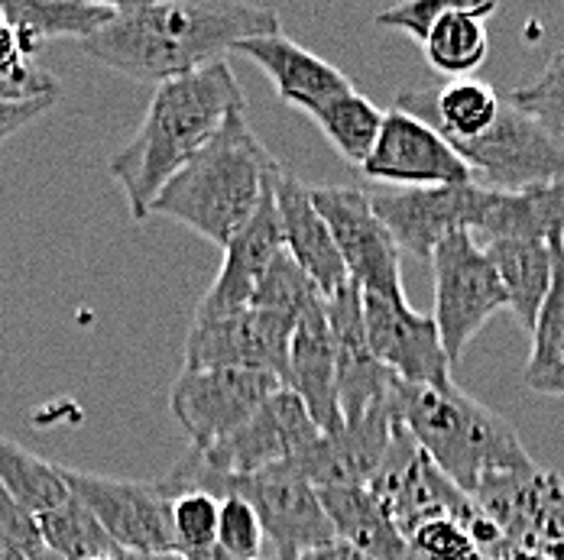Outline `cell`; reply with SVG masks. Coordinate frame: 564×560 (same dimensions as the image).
<instances>
[{
    "label": "cell",
    "mask_w": 564,
    "mask_h": 560,
    "mask_svg": "<svg viewBox=\"0 0 564 560\" xmlns=\"http://www.w3.org/2000/svg\"><path fill=\"white\" fill-rule=\"evenodd\" d=\"M280 13L257 3L212 0H130L113 20L82 43V53L133 81L166 85L225 62L237 43L273 36Z\"/></svg>",
    "instance_id": "1"
},
{
    "label": "cell",
    "mask_w": 564,
    "mask_h": 560,
    "mask_svg": "<svg viewBox=\"0 0 564 560\" xmlns=\"http://www.w3.org/2000/svg\"><path fill=\"white\" fill-rule=\"evenodd\" d=\"M247 111L240 81L227 62L156 88L137 136L108 163L133 221H147L153 201L188 166L234 113Z\"/></svg>",
    "instance_id": "2"
},
{
    "label": "cell",
    "mask_w": 564,
    "mask_h": 560,
    "mask_svg": "<svg viewBox=\"0 0 564 560\" xmlns=\"http://www.w3.org/2000/svg\"><path fill=\"white\" fill-rule=\"evenodd\" d=\"M280 172L273 153L250 130L247 111L234 113L218 136L160 191L150 215L185 224L225 250L257 215Z\"/></svg>",
    "instance_id": "3"
},
{
    "label": "cell",
    "mask_w": 564,
    "mask_h": 560,
    "mask_svg": "<svg viewBox=\"0 0 564 560\" xmlns=\"http://www.w3.org/2000/svg\"><path fill=\"white\" fill-rule=\"evenodd\" d=\"M393 418L467 496L484 476L535 466L507 418L454 380L445 386H405L395 380Z\"/></svg>",
    "instance_id": "4"
},
{
    "label": "cell",
    "mask_w": 564,
    "mask_h": 560,
    "mask_svg": "<svg viewBox=\"0 0 564 560\" xmlns=\"http://www.w3.org/2000/svg\"><path fill=\"white\" fill-rule=\"evenodd\" d=\"M160 483L170 496L202 490V493H212L215 499L237 496L253 505L267 531V545H270L267 560H308L322 548L338 541L315 486L289 476L280 466L247 473V476H230V473L212 470L198 457V450H188L172 466L170 476Z\"/></svg>",
    "instance_id": "5"
},
{
    "label": "cell",
    "mask_w": 564,
    "mask_h": 560,
    "mask_svg": "<svg viewBox=\"0 0 564 560\" xmlns=\"http://www.w3.org/2000/svg\"><path fill=\"white\" fill-rule=\"evenodd\" d=\"M452 150L470 168L474 182L490 191H525L564 182V140L509 98H503V108L487 133L454 143Z\"/></svg>",
    "instance_id": "6"
},
{
    "label": "cell",
    "mask_w": 564,
    "mask_h": 560,
    "mask_svg": "<svg viewBox=\"0 0 564 560\" xmlns=\"http://www.w3.org/2000/svg\"><path fill=\"white\" fill-rule=\"evenodd\" d=\"M429 263L435 276L432 318L454 366L470 347V340L487 328V321L507 308V292L484 246L467 230L445 237Z\"/></svg>",
    "instance_id": "7"
},
{
    "label": "cell",
    "mask_w": 564,
    "mask_h": 560,
    "mask_svg": "<svg viewBox=\"0 0 564 560\" xmlns=\"http://www.w3.org/2000/svg\"><path fill=\"white\" fill-rule=\"evenodd\" d=\"M308 195L335 237L347 279L364 295L409 301L402 285V263H399L402 250L395 246L387 224L377 218L367 191L344 188V185H318L308 188Z\"/></svg>",
    "instance_id": "8"
},
{
    "label": "cell",
    "mask_w": 564,
    "mask_h": 560,
    "mask_svg": "<svg viewBox=\"0 0 564 560\" xmlns=\"http://www.w3.org/2000/svg\"><path fill=\"white\" fill-rule=\"evenodd\" d=\"M68 493L101 521L111 541L127 558L172 554V496L163 483L113 480L101 473L58 466Z\"/></svg>",
    "instance_id": "9"
},
{
    "label": "cell",
    "mask_w": 564,
    "mask_h": 560,
    "mask_svg": "<svg viewBox=\"0 0 564 560\" xmlns=\"http://www.w3.org/2000/svg\"><path fill=\"white\" fill-rule=\"evenodd\" d=\"M280 389L285 386L270 373L182 370L172 383L170 411L192 450H212L237 435Z\"/></svg>",
    "instance_id": "10"
},
{
    "label": "cell",
    "mask_w": 564,
    "mask_h": 560,
    "mask_svg": "<svg viewBox=\"0 0 564 560\" xmlns=\"http://www.w3.org/2000/svg\"><path fill=\"white\" fill-rule=\"evenodd\" d=\"M292 331L295 318L260 308L215 321H192L185 337V370H253L289 386Z\"/></svg>",
    "instance_id": "11"
},
{
    "label": "cell",
    "mask_w": 564,
    "mask_h": 560,
    "mask_svg": "<svg viewBox=\"0 0 564 560\" xmlns=\"http://www.w3.org/2000/svg\"><path fill=\"white\" fill-rule=\"evenodd\" d=\"M367 490L387 508L402 538H409L425 521L460 515L470 505V496L457 490L429 460V453L412 441V435L402 425L393 428L390 450L373 480L367 483Z\"/></svg>",
    "instance_id": "12"
},
{
    "label": "cell",
    "mask_w": 564,
    "mask_h": 560,
    "mask_svg": "<svg viewBox=\"0 0 564 560\" xmlns=\"http://www.w3.org/2000/svg\"><path fill=\"white\" fill-rule=\"evenodd\" d=\"M360 172L370 185L387 188H454L474 182L470 168L435 127L399 108L383 111L377 146Z\"/></svg>",
    "instance_id": "13"
},
{
    "label": "cell",
    "mask_w": 564,
    "mask_h": 560,
    "mask_svg": "<svg viewBox=\"0 0 564 560\" xmlns=\"http://www.w3.org/2000/svg\"><path fill=\"white\" fill-rule=\"evenodd\" d=\"M512 548H564V480L545 466L484 476L470 493Z\"/></svg>",
    "instance_id": "14"
},
{
    "label": "cell",
    "mask_w": 564,
    "mask_h": 560,
    "mask_svg": "<svg viewBox=\"0 0 564 560\" xmlns=\"http://www.w3.org/2000/svg\"><path fill=\"white\" fill-rule=\"evenodd\" d=\"M377 218L393 233L395 246L412 253L415 260H432L435 246L457 230L474 227L480 185H454V188H387L364 185Z\"/></svg>",
    "instance_id": "15"
},
{
    "label": "cell",
    "mask_w": 564,
    "mask_h": 560,
    "mask_svg": "<svg viewBox=\"0 0 564 560\" xmlns=\"http://www.w3.org/2000/svg\"><path fill=\"white\" fill-rule=\"evenodd\" d=\"M364 328L373 356L405 386L452 383V360L442 347L432 315L415 311L409 301L364 295Z\"/></svg>",
    "instance_id": "16"
},
{
    "label": "cell",
    "mask_w": 564,
    "mask_h": 560,
    "mask_svg": "<svg viewBox=\"0 0 564 560\" xmlns=\"http://www.w3.org/2000/svg\"><path fill=\"white\" fill-rule=\"evenodd\" d=\"M318 438L322 431L305 411L302 398L292 389H280L237 435H230L212 450H198V457L218 473L247 476L289 463Z\"/></svg>",
    "instance_id": "17"
},
{
    "label": "cell",
    "mask_w": 564,
    "mask_h": 560,
    "mask_svg": "<svg viewBox=\"0 0 564 560\" xmlns=\"http://www.w3.org/2000/svg\"><path fill=\"white\" fill-rule=\"evenodd\" d=\"M325 318L335 340L338 405L344 425L364 418L373 405L393 393L395 376L373 356L364 328V292L347 282L325 298Z\"/></svg>",
    "instance_id": "18"
},
{
    "label": "cell",
    "mask_w": 564,
    "mask_h": 560,
    "mask_svg": "<svg viewBox=\"0 0 564 560\" xmlns=\"http://www.w3.org/2000/svg\"><path fill=\"white\" fill-rule=\"evenodd\" d=\"M273 188H276V182L263 195L257 215L225 246V263L218 270L215 285L202 295V301L195 308V321H215V318H230V315L247 311L267 266L276 260V253L285 250Z\"/></svg>",
    "instance_id": "19"
},
{
    "label": "cell",
    "mask_w": 564,
    "mask_h": 560,
    "mask_svg": "<svg viewBox=\"0 0 564 560\" xmlns=\"http://www.w3.org/2000/svg\"><path fill=\"white\" fill-rule=\"evenodd\" d=\"M302 398L305 411L322 435H338L344 428L335 373V340L325 318V298L299 315L289 343V386Z\"/></svg>",
    "instance_id": "20"
},
{
    "label": "cell",
    "mask_w": 564,
    "mask_h": 560,
    "mask_svg": "<svg viewBox=\"0 0 564 560\" xmlns=\"http://www.w3.org/2000/svg\"><path fill=\"white\" fill-rule=\"evenodd\" d=\"M234 53L250 58L273 81L282 101L289 108H299V111H312L315 105L338 98V95L354 88L340 68H335L332 62L315 56L312 50L299 46L295 40H289L282 33L243 40L234 46Z\"/></svg>",
    "instance_id": "21"
},
{
    "label": "cell",
    "mask_w": 564,
    "mask_h": 560,
    "mask_svg": "<svg viewBox=\"0 0 564 560\" xmlns=\"http://www.w3.org/2000/svg\"><path fill=\"white\" fill-rule=\"evenodd\" d=\"M273 195H276V215H280L285 253L299 263V270L308 279L315 282L322 298L335 295L340 285H347L350 279H347V270H344V260L335 246L332 230L318 215V208L312 205L308 188L282 168Z\"/></svg>",
    "instance_id": "22"
},
{
    "label": "cell",
    "mask_w": 564,
    "mask_h": 560,
    "mask_svg": "<svg viewBox=\"0 0 564 560\" xmlns=\"http://www.w3.org/2000/svg\"><path fill=\"white\" fill-rule=\"evenodd\" d=\"M470 237L484 246L490 240H564V182L535 185L525 191L480 188Z\"/></svg>",
    "instance_id": "23"
},
{
    "label": "cell",
    "mask_w": 564,
    "mask_h": 560,
    "mask_svg": "<svg viewBox=\"0 0 564 560\" xmlns=\"http://www.w3.org/2000/svg\"><path fill=\"white\" fill-rule=\"evenodd\" d=\"M393 108L412 113L435 127L448 143H467L487 133L503 108V95L477 78H460L435 88H409L399 91Z\"/></svg>",
    "instance_id": "24"
},
{
    "label": "cell",
    "mask_w": 564,
    "mask_h": 560,
    "mask_svg": "<svg viewBox=\"0 0 564 560\" xmlns=\"http://www.w3.org/2000/svg\"><path fill=\"white\" fill-rule=\"evenodd\" d=\"M315 493L338 541L370 560H409L405 538L367 486H325Z\"/></svg>",
    "instance_id": "25"
},
{
    "label": "cell",
    "mask_w": 564,
    "mask_h": 560,
    "mask_svg": "<svg viewBox=\"0 0 564 560\" xmlns=\"http://www.w3.org/2000/svg\"><path fill=\"white\" fill-rule=\"evenodd\" d=\"M484 253L503 282L507 308L532 334L555 276V246L542 240H490Z\"/></svg>",
    "instance_id": "26"
},
{
    "label": "cell",
    "mask_w": 564,
    "mask_h": 560,
    "mask_svg": "<svg viewBox=\"0 0 564 560\" xmlns=\"http://www.w3.org/2000/svg\"><path fill=\"white\" fill-rule=\"evenodd\" d=\"M7 20L20 36L23 56L50 43V40H91L105 30L117 13V3H91V0H7L0 3Z\"/></svg>",
    "instance_id": "27"
},
{
    "label": "cell",
    "mask_w": 564,
    "mask_h": 560,
    "mask_svg": "<svg viewBox=\"0 0 564 560\" xmlns=\"http://www.w3.org/2000/svg\"><path fill=\"white\" fill-rule=\"evenodd\" d=\"M497 13V0H484V3H452L438 23L432 26L429 40L422 43L429 65L452 78H470L487 56H490V33H487V20Z\"/></svg>",
    "instance_id": "28"
},
{
    "label": "cell",
    "mask_w": 564,
    "mask_h": 560,
    "mask_svg": "<svg viewBox=\"0 0 564 560\" xmlns=\"http://www.w3.org/2000/svg\"><path fill=\"white\" fill-rule=\"evenodd\" d=\"M555 246V276L549 298L539 311V321L532 328V350L522 366L525 389L539 395L564 398V240Z\"/></svg>",
    "instance_id": "29"
},
{
    "label": "cell",
    "mask_w": 564,
    "mask_h": 560,
    "mask_svg": "<svg viewBox=\"0 0 564 560\" xmlns=\"http://www.w3.org/2000/svg\"><path fill=\"white\" fill-rule=\"evenodd\" d=\"M305 113L318 123V130L325 133V140L335 146V153L344 163L364 168L377 146L380 127H383V111L367 95L350 88Z\"/></svg>",
    "instance_id": "30"
},
{
    "label": "cell",
    "mask_w": 564,
    "mask_h": 560,
    "mask_svg": "<svg viewBox=\"0 0 564 560\" xmlns=\"http://www.w3.org/2000/svg\"><path fill=\"white\" fill-rule=\"evenodd\" d=\"M0 483L33 518H43L46 512L58 508L72 496L58 463H50L33 450L20 448L7 435H0Z\"/></svg>",
    "instance_id": "31"
},
{
    "label": "cell",
    "mask_w": 564,
    "mask_h": 560,
    "mask_svg": "<svg viewBox=\"0 0 564 560\" xmlns=\"http://www.w3.org/2000/svg\"><path fill=\"white\" fill-rule=\"evenodd\" d=\"M40 541L46 551H53L62 560H98L108 554H120V548L111 541V535L101 528V521L88 512V505L68 496L65 503L36 518Z\"/></svg>",
    "instance_id": "32"
},
{
    "label": "cell",
    "mask_w": 564,
    "mask_h": 560,
    "mask_svg": "<svg viewBox=\"0 0 564 560\" xmlns=\"http://www.w3.org/2000/svg\"><path fill=\"white\" fill-rule=\"evenodd\" d=\"M218 515L221 499L202 490L175 493L172 496V541L175 554L198 560L218 545Z\"/></svg>",
    "instance_id": "33"
},
{
    "label": "cell",
    "mask_w": 564,
    "mask_h": 560,
    "mask_svg": "<svg viewBox=\"0 0 564 560\" xmlns=\"http://www.w3.org/2000/svg\"><path fill=\"white\" fill-rule=\"evenodd\" d=\"M322 301V292L315 288V282L308 279L299 263L282 250L276 253V260L267 266L263 279L253 292V301L250 308H260V311H276V315H285V318H295L302 311H308L312 305Z\"/></svg>",
    "instance_id": "34"
},
{
    "label": "cell",
    "mask_w": 564,
    "mask_h": 560,
    "mask_svg": "<svg viewBox=\"0 0 564 560\" xmlns=\"http://www.w3.org/2000/svg\"><path fill=\"white\" fill-rule=\"evenodd\" d=\"M509 101L525 113H532L542 127H549L564 140V46H558L545 68L522 88L509 95Z\"/></svg>",
    "instance_id": "35"
},
{
    "label": "cell",
    "mask_w": 564,
    "mask_h": 560,
    "mask_svg": "<svg viewBox=\"0 0 564 560\" xmlns=\"http://www.w3.org/2000/svg\"><path fill=\"white\" fill-rule=\"evenodd\" d=\"M218 548L230 560H267L270 545L267 531L260 525L257 508L237 496L221 499V515H218Z\"/></svg>",
    "instance_id": "36"
},
{
    "label": "cell",
    "mask_w": 564,
    "mask_h": 560,
    "mask_svg": "<svg viewBox=\"0 0 564 560\" xmlns=\"http://www.w3.org/2000/svg\"><path fill=\"white\" fill-rule=\"evenodd\" d=\"M457 3V0H405V3H395L390 10L377 13V26L383 30H399L405 36H412L415 43H425L432 26L438 23V17Z\"/></svg>",
    "instance_id": "37"
},
{
    "label": "cell",
    "mask_w": 564,
    "mask_h": 560,
    "mask_svg": "<svg viewBox=\"0 0 564 560\" xmlns=\"http://www.w3.org/2000/svg\"><path fill=\"white\" fill-rule=\"evenodd\" d=\"M40 98H58L56 75L46 68L23 62L13 68H0V101H40Z\"/></svg>",
    "instance_id": "38"
},
{
    "label": "cell",
    "mask_w": 564,
    "mask_h": 560,
    "mask_svg": "<svg viewBox=\"0 0 564 560\" xmlns=\"http://www.w3.org/2000/svg\"><path fill=\"white\" fill-rule=\"evenodd\" d=\"M0 538L10 541V545H17V548L26 551L30 558L43 551L36 518L3 490V483H0Z\"/></svg>",
    "instance_id": "39"
},
{
    "label": "cell",
    "mask_w": 564,
    "mask_h": 560,
    "mask_svg": "<svg viewBox=\"0 0 564 560\" xmlns=\"http://www.w3.org/2000/svg\"><path fill=\"white\" fill-rule=\"evenodd\" d=\"M56 105V98H40V101H0V143L17 136L20 130H26L33 120H40L43 113Z\"/></svg>",
    "instance_id": "40"
},
{
    "label": "cell",
    "mask_w": 564,
    "mask_h": 560,
    "mask_svg": "<svg viewBox=\"0 0 564 560\" xmlns=\"http://www.w3.org/2000/svg\"><path fill=\"white\" fill-rule=\"evenodd\" d=\"M23 62H33V58L23 56L20 36L13 30V23L7 20V13L0 10V68H13V65H23Z\"/></svg>",
    "instance_id": "41"
},
{
    "label": "cell",
    "mask_w": 564,
    "mask_h": 560,
    "mask_svg": "<svg viewBox=\"0 0 564 560\" xmlns=\"http://www.w3.org/2000/svg\"><path fill=\"white\" fill-rule=\"evenodd\" d=\"M308 560H370V558H364L360 551H354V548H350V545H344V541H335V545L322 548L318 554H312Z\"/></svg>",
    "instance_id": "42"
},
{
    "label": "cell",
    "mask_w": 564,
    "mask_h": 560,
    "mask_svg": "<svg viewBox=\"0 0 564 560\" xmlns=\"http://www.w3.org/2000/svg\"><path fill=\"white\" fill-rule=\"evenodd\" d=\"M0 560H30L26 551H20L17 545H10V541H3L0 538Z\"/></svg>",
    "instance_id": "43"
},
{
    "label": "cell",
    "mask_w": 564,
    "mask_h": 560,
    "mask_svg": "<svg viewBox=\"0 0 564 560\" xmlns=\"http://www.w3.org/2000/svg\"><path fill=\"white\" fill-rule=\"evenodd\" d=\"M123 558H127V554H123ZM127 560H188V558H182V554H175V551H172V554H150V558H127Z\"/></svg>",
    "instance_id": "44"
},
{
    "label": "cell",
    "mask_w": 564,
    "mask_h": 560,
    "mask_svg": "<svg viewBox=\"0 0 564 560\" xmlns=\"http://www.w3.org/2000/svg\"><path fill=\"white\" fill-rule=\"evenodd\" d=\"M98 560H127L123 554H108V558H98Z\"/></svg>",
    "instance_id": "45"
}]
</instances>
